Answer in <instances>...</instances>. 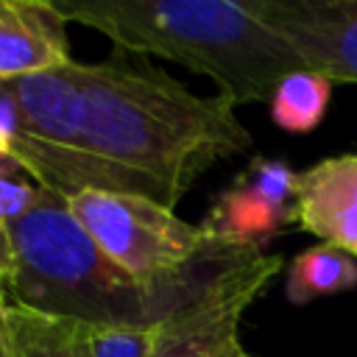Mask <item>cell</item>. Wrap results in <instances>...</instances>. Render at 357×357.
Segmentation results:
<instances>
[{
  "label": "cell",
  "instance_id": "1",
  "mask_svg": "<svg viewBox=\"0 0 357 357\" xmlns=\"http://www.w3.org/2000/svg\"><path fill=\"white\" fill-rule=\"evenodd\" d=\"M78 137L112 190L176 206L218 162L251 148L226 95H195L181 81L120 50L75 61Z\"/></svg>",
  "mask_w": 357,
  "mask_h": 357
},
{
  "label": "cell",
  "instance_id": "2",
  "mask_svg": "<svg viewBox=\"0 0 357 357\" xmlns=\"http://www.w3.org/2000/svg\"><path fill=\"white\" fill-rule=\"evenodd\" d=\"M67 22L117 50L159 56L212 78L234 106L271 100L282 78L310 70L262 0H53Z\"/></svg>",
  "mask_w": 357,
  "mask_h": 357
},
{
  "label": "cell",
  "instance_id": "3",
  "mask_svg": "<svg viewBox=\"0 0 357 357\" xmlns=\"http://www.w3.org/2000/svg\"><path fill=\"white\" fill-rule=\"evenodd\" d=\"M14 273L11 304L78 324L156 326L187 301L212 271L245 243H226L201 271L176 284H145L123 271L75 220L67 201L42 192L39 204L8 223Z\"/></svg>",
  "mask_w": 357,
  "mask_h": 357
},
{
  "label": "cell",
  "instance_id": "4",
  "mask_svg": "<svg viewBox=\"0 0 357 357\" xmlns=\"http://www.w3.org/2000/svg\"><path fill=\"white\" fill-rule=\"evenodd\" d=\"M0 162L28 173L61 201L100 184L98 165L78 137L75 61L0 81Z\"/></svg>",
  "mask_w": 357,
  "mask_h": 357
},
{
  "label": "cell",
  "instance_id": "5",
  "mask_svg": "<svg viewBox=\"0 0 357 357\" xmlns=\"http://www.w3.org/2000/svg\"><path fill=\"white\" fill-rule=\"evenodd\" d=\"M67 206L106 257L156 287L192 276L229 243L137 192L84 190Z\"/></svg>",
  "mask_w": 357,
  "mask_h": 357
},
{
  "label": "cell",
  "instance_id": "6",
  "mask_svg": "<svg viewBox=\"0 0 357 357\" xmlns=\"http://www.w3.org/2000/svg\"><path fill=\"white\" fill-rule=\"evenodd\" d=\"M279 254L240 245L170 315L156 324L153 357H251L240 337V318L282 268Z\"/></svg>",
  "mask_w": 357,
  "mask_h": 357
},
{
  "label": "cell",
  "instance_id": "7",
  "mask_svg": "<svg viewBox=\"0 0 357 357\" xmlns=\"http://www.w3.org/2000/svg\"><path fill=\"white\" fill-rule=\"evenodd\" d=\"M307 67L332 84H357V0H262Z\"/></svg>",
  "mask_w": 357,
  "mask_h": 357
},
{
  "label": "cell",
  "instance_id": "8",
  "mask_svg": "<svg viewBox=\"0 0 357 357\" xmlns=\"http://www.w3.org/2000/svg\"><path fill=\"white\" fill-rule=\"evenodd\" d=\"M293 223L357 257V151L321 159L298 173Z\"/></svg>",
  "mask_w": 357,
  "mask_h": 357
},
{
  "label": "cell",
  "instance_id": "9",
  "mask_svg": "<svg viewBox=\"0 0 357 357\" xmlns=\"http://www.w3.org/2000/svg\"><path fill=\"white\" fill-rule=\"evenodd\" d=\"M73 64L67 20L53 0H0V81Z\"/></svg>",
  "mask_w": 357,
  "mask_h": 357
},
{
  "label": "cell",
  "instance_id": "10",
  "mask_svg": "<svg viewBox=\"0 0 357 357\" xmlns=\"http://www.w3.org/2000/svg\"><path fill=\"white\" fill-rule=\"evenodd\" d=\"M284 223H293V212L268 204L254 190H248L237 181L215 198L206 218L201 220V226L212 237H220V240H229V243L259 245V248Z\"/></svg>",
  "mask_w": 357,
  "mask_h": 357
},
{
  "label": "cell",
  "instance_id": "11",
  "mask_svg": "<svg viewBox=\"0 0 357 357\" xmlns=\"http://www.w3.org/2000/svg\"><path fill=\"white\" fill-rule=\"evenodd\" d=\"M357 284V259L335 245H312L293 257L284 293L293 304H307L321 296H337Z\"/></svg>",
  "mask_w": 357,
  "mask_h": 357
},
{
  "label": "cell",
  "instance_id": "12",
  "mask_svg": "<svg viewBox=\"0 0 357 357\" xmlns=\"http://www.w3.org/2000/svg\"><path fill=\"white\" fill-rule=\"evenodd\" d=\"M332 81L315 70H298L279 81L271 95V120L287 134H310L329 109Z\"/></svg>",
  "mask_w": 357,
  "mask_h": 357
},
{
  "label": "cell",
  "instance_id": "13",
  "mask_svg": "<svg viewBox=\"0 0 357 357\" xmlns=\"http://www.w3.org/2000/svg\"><path fill=\"white\" fill-rule=\"evenodd\" d=\"M11 326L17 337V357H92L86 324L50 318L11 304Z\"/></svg>",
  "mask_w": 357,
  "mask_h": 357
},
{
  "label": "cell",
  "instance_id": "14",
  "mask_svg": "<svg viewBox=\"0 0 357 357\" xmlns=\"http://www.w3.org/2000/svg\"><path fill=\"white\" fill-rule=\"evenodd\" d=\"M237 184L254 190L259 198H265L268 204L293 212V201H296V187H298V173L282 162V159H268V156H254L248 162V167L234 178Z\"/></svg>",
  "mask_w": 357,
  "mask_h": 357
},
{
  "label": "cell",
  "instance_id": "15",
  "mask_svg": "<svg viewBox=\"0 0 357 357\" xmlns=\"http://www.w3.org/2000/svg\"><path fill=\"white\" fill-rule=\"evenodd\" d=\"M86 340L92 357H153L156 326L86 324Z\"/></svg>",
  "mask_w": 357,
  "mask_h": 357
},
{
  "label": "cell",
  "instance_id": "16",
  "mask_svg": "<svg viewBox=\"0 0 357 357\" xmlns=\"http://www.w3.org/2000/svg\"><path fill=\"white\" fill-rule=\"evenodd\" d=\"M42 192H45L42 187L22 181V178H14V176L0 170V220L8 226L11 220L22 218L25 212H31L39 204Z\"/></svg>",
  "mask_w": 357,
  "mask_h": 357
},
{
  "label": "cell",
  "instance_id": "17",
  "mask_svg": "<svg viewBox=\"0 0 357 357\" xmlns=\"http://www.w3.org/2000/svg\"><path fill=\"white\" fill-rule=\"evenodd\" d=\"M0 357H17V337L11 326V301L0 304Z\"/></svg>",
  "mask_w": 357,
  "mask_h": 357
},
{
  "label": "cell",
  "instance_id": "18",
  "mask_svg": "<svg viewBox=\"0 0 357 357\" xmlns=\"http://www.w3.org/2000/svg\"><path fill=\"white\" fill-rule=\"evenodd\" d=\"M14 273V248H11V237H8V226L0 220V284L8 293V282Z\"/></svg>",
  "mask_w": 357,
  "mask_h": 357
},
{
  "label": "cell",
  "instance_id": "19",
  "mask_svg": "<svg viewBox=\"0 0 357 357\" xmlns=\"http://www.w3.org/2000/svg\"><path fill=\"white\" fill-rule=\"evenodd\" d=\"M6 301H8V293H6V287L0 284V304H6Z\"/></svg>",
  "mask_w": 357,
  "mask_h": 357
}]
</instances>
